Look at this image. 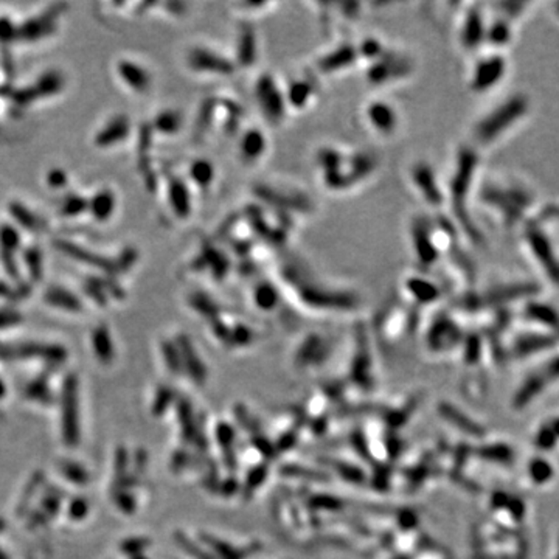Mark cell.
<instances>
[{"label": "cell", "mask_w": 559, "mask_h": 559, "mask_svg": "<svg viewBox=\"0 0 559 559\" xmlns=\"http://www.w3.org/2000/svg\"><path fill=\"white\" fill-rule=\"evenodd\" d=\"M149 126L156 134L174 137L184 129L185 117L177 109H163L154 117L153 121L149 123Z\"/></svg>", "instance_id": "cell-30"}, {"label": "cell", "mask_w": 559, "mask_h": 559, "mask_svg": "<svg viewBox=\"0 0 559 559\" xmlns=\"http://www.w3.org/2000/svg\"><path fill=\"white\" fill-rule=\"evenodd\" d=\"M25 260H27V266H29L31 277L34 280H40V277H43V257H40V252L38 251V247L27 248Z\"/></svg>", "instance_id": "cell-43"}, {"label": "cell", "mask_w": 559, "mask_h": 559, "mask_svg": "<svg viewBox=\"0 0 559 559\" xmlns=\"http://www.w3.org/2000/svg\"><path fill=\"white\" fill-rule=\"evenodd\" d=\"M77 393V378L68 376L64 384V392H62V437L67 446H77L80 441Z\"/></svg>", "instance_id": "cell-22"}, {"label": "cell", "mask_w": 559, "mask_h": 559, "mask_svg": "<svg viewBox=\"0 0 559 559\" xmlns=\"http://www.w3.org/2000/svg\"><path fill=\"white\" fill-rule=\"evenodd\" d=\"M514 36L516 24L507 17L495 15L491 19H488L485 33V50L505 53L507 48L513 44Z\"/></svg>", "instance_id": "cell-25"}, {"label": "cell", "mask_w": 559, "mask_h": 559, "mask_svg": "<svg viewBox=\"0 0 559 559\" xmlns=\"http://www.w3.org/2000/svg\"><path fill=\"white\" fill-rule=\"evenodd\" d=\"M542 385H544V381H542L541 378H537V376L530 378L528 381L526 382V385H523V387L521 389V392L517 393L516 404H517V405H526V404H528V403L531 401V399H533V396H536L537 393L541 392Z\"/></svg>", "instance_id": "cell-40"}, {"label": "cell", "mask_w": 559, "mask_h": 559, "mask_svg": "<svg viewBox=\"0 0 559 559\" xmlns=\"http://www.w3.org/2000/svg\"><path fill=\"white\" fill-rule=\"evenodd\" d=\"M457 327L454 325L451 320L447 319H438L437 322H433V325L429 331V342L432 347H440L446 339L447 342H452L457 336Z\"/></svg>", "instance_id": "cell-34"}, {"label": "cell", "mask_w": 559, "mask_h": 559, "mask_svg": "<svg viewBox=\"0 0 559 559\" xmlns=\"http://www.w3.org/2000/svg\"><path fill=\"white\" fill-rule=\"evenodd\" d=\"M415 72V61L409 54L387 48L381 58L370 62L365 68V80L371 86L382 87L410 78Z\"/></svg>", "instance_id": "cell-10"}, {"label": "cell", "mask_w": 559, "mask_h": 559, "mask_svg": "<svg viewBox=\"0 0 559 559\" xmlns=\"http://www.w3.org/2000/svg\"><path fill=\"white\" fill-rule=\"evenodd\" d=\"M253 101L269 126L278 128L288 119L289 107L285 86L271 72L260 73L253 82Z\"/></svg>", "instance_id": "cell-7"}, {"label": "cell", "mask_w": 559, "mask_h": 559, "mask_svg": "<svg viewBox=\"0 0 559 559\" xmlns=\"http://www.w3.org/2000/svg\"><path fill=\"white\" fill-rule=\"evenodd\" d=\"M190 271L197 272V275H204L205 278L213 281H223L229 275L232 263L227 258L225 251L210 241H205L197 247V252L193 255L190 260Z\"/></svg>", "instance_id": "cell-16"}, {"label": "cell", "mask_w": 559, "mask_h": 559, "mask_svg": "<svg viewBox=\"0 0 559 559\" xmlns=\"http://www.w3.org/2000/svg\"><path fill=\"white\" fill-rule=\"evenodd\" d=\"M44 300L54 308H62L67 311H72V313H80L82 309V303L75 294L70 291H67L64 288L52 286L48 288L44 294Z\"/></svg>", "instance_id": "cell-32"}, {"label": "cell", "mask_w": 559, "mask_h": 559, "mask_svg": "<svg viewBox=\"0 0 559 559\" xmlns=\"http://www.w3.org/2000/svg\"><path fill=\"white\" fill-rule=\"evenodd\" d=\"M479 196L489 210H494L495 215L499 213L503 223H509L508 227L522 218L533 199L531 193L523 188V185L497 181L483 185Z\"/></svg>", "instance_id": "cell-5"}, {"label": "cell", "mask_w": 559, "mask_h": 559, "mask_svg": "<svg viewBox=\"0 0 559 559\" xmlns=\"http://www.w3.org/2000/svg\"><path fill=\"white\" fill-rule=\"evenodd\" d=\"M167 204L177 221H188L193 215V190L182 177L171 176L167 182Z\"/></svg>", "instance_id": "cell-23"}, {"label": "cell", "mask_w": 559, "mask_h": 559, "mask_svg": "<svg viewBox=\"0 0 559 559\" xmlns=\"http://www.w3.org/2000/svg\"><path fill=\"white\" fill-rule=\"evenodd\" d=\"M359 62H362L359 47L355 43H342L329 48L327 53H322L315 61V73L333 75L350 70Z\"/></svg>", "instance_id": "cell-20"}, {"label": "cell", "mask_w": 559, "mask_h": 559, "mask_svg": "<svg viewBox=\"0 0 559 559\" xmlns=\"http://www.w3.org/2000/svg\"><path fill=\"white\" fill-rule=\"evenodd\" d=\"M131 133V121L126 115H117L106 123V126L95 135V143L101 148L123 142Z\"/></svg>", "instance_id": "cell-29"}, {"label": "cell", "mask_w": 559, "mask_h": 559, "mask_svg": "<svg viewBox=\"0 0 559 559\" xmlns=\"http://www.w3.org/2000/svg\"><path fill=\"white\" fill-rule=\"evenodd\" d=\"M404 294L417 305H431L441 295L437 283L427 277L426 274H410L403 280Z\"/></svg>", "instance_id": "cell-24"}, {"label": "cell", "mask_w": 559, "mask_h": 559, "mask_svg": "<svg viewBox=\"0 0 559 559\" xmlns=\"http://www.w3.org/2000/svg\"><path fill=\"white\" fill-rule=\"evenodd\" d=\"M20 319H22V317H20V314L16 313V311L0 309V329L17 325Z\"/></svg>", "instance_id": "cell-46"}, {"label": "cell", "mask_w": 559, "mask_h": 559, "mask_svg": "<svg viewBox=\"0 0 559 559\" xmlns=\"http://www.w3.org/2000/svg\"><path fill=\"white\" fill-rule=\"evenodd\" d=\"M531 101L526 94L516 92L495 103L472 124V147L475 149L493 148L526 121Z\"/></svg>", "instance_id": "cell-3"}, {"label": "cell", "mask_w": 559, "mask_h": 559, "mask_svg": "<svg viewBox=\"0 0 559 559\" xmlns=\"http://www.w3.org/2000/svg\"><path fill=\"white\" fill-rule=\"evenodd\" d=\"M184 62L188 72L201 78L224 80L232 78L239 72L232 54H225L207 44H195L186 48Z\"/></svg>", "instance_id": "cell-8"}, {"label": "cell", "mask_w": 559, "mask_h": 559, "mask_svg": "<svg viewBox=\"0 0 559 559\" xmlns=\"http://www.w3.org/2000/svg\"><path fill=\"white\" fill-rule=\"evenodd\" d=\"M67 182V176L66 172L62 170H53L52 172H48V184L54 188H61V186H64Z\"/></svg>", "instance_id": "cell-49"}, {"label": "cell", "mask_w": 559, "mask_h": 559, "mask_svg": "<svg viewBox=\"0 0 559 559\" xmlns=\"http://www.w3.org/2000/svg\"><path fill=\"white\" fill-rule=\"evenodd\" d=\"M20 246V234L13 225L3 224L0 225V247L3 248L6 253H11L13 251Z\"/></svg>", "instance_id": "cell-41"}, {"label": "cell", "mask_w": 559, "mask_h": 559, "mask_svg": "<svg viewBox=\"0 0 559 559\" xmlns=\"http://www.w3.org/2000/svg\"><path fill=\"white\" fill-rule=\"evenodd\" d=\"M314 163L323 188L345 195L368 182L379 170V158L367 149L325 144L317 149Z\"/></svg>", "instance_id": "cell-1"}, {"label": "cell", "mask_w": 559, "mask_h": 559, "mask_svg": "<svg viewBox=\"0 0 559 559\" xmlns=\"http://www.w3.org/2000/svg\"><path fill=\"white\" fill-rule=\"evenodd\" d=\"M117 73L131 91L135 94H147L153 86V75L147 67L131 59H121L117 64Z\"/></svg>", "instance_id": "cell-27"}, {"label": "cell", "mask_w": 559, "mask_h": 559, "mask_svg": "<svg viewBox=\"0 0 559 559\" xmlns=\"http://www.w3.org/2000/svg\"><path fill=\"white\" fill-rule=\"evenodd\" d=\"M253 196L260 204L266 205L267 209L275 210L283 215L294 216L301 213H309L313 209L309 199L301 195L300 191L289 188V186H280L274 184H258L253 186Z\"/></svg>", "instance_id": "cell-11"}, {"label": "cell", "mask_w": 559, "mask_h": 559, "mask_svg": "<svg viewBox=\"0 0 559 559\" xmlns=\"http://www.w3.org/2000/svg\"><path fill=\"white\" fill-rule=\"evenodd\" d=\"M526 241L531 257L541 267V271L547 275L551 283L559 285V257L549 234H545L537 225H530L526 230Z\"/></svg>", "instance_id": "cell-15"}, {"label": "cell", "mask_w": 559, "mask_h": 559, "mask_svg": "<svg viewBox=\"0 0 559 559\" xmlns=\"http://www.w3.org/2000/svg\"><path fill=\"white\" fill-rule=\"evenodd\" d=\"M269 153V137L260 126H247L239 131L237 154L244 167H257Z\"/></svg>", "instance_id": "cell-19"}, {"label": "cell", "mask_w": 559, "mask_h": 559, "mask_svg": "<svg viewBox=\"0 0 559 559\" xmlns=\"http://www.w3.org/2000/svg\"><path fill=\"white\" fill-rule=\"evenodd\" d=\"M283 285L291 289V292L299 297L301 305L313 309L328 311H348L357 306L359 299L355 292L348 289L337 288L317 274L308 266H303L299 260L285 264L281 269Z\"/></svg>", "instance_id": "cell-2"}, {"label": "cell", "mask_w": 559, "mask_h": 559, "mask_svg": "<svg viewBox=\"0 0 559 559\" xmlns=\"http://www.w3.org/2000/svg\"><path fill=\"white\" fill-rule=\"evenodd\" d=\"M3 392H5V387H3V384H2V381H0V396L3 395Z\"/></svg>", "instance_id": "cell-53"}, {"label": "cell", "mask_w": 559, "mask_h": 559, "mask_svg": "<svg viewBox=\"0 0 559 559\" xmlns=\"http://www.w3.org/2000/svg\"><path fill=\"white\" fill-rule=\"evenodd\" d=\"M115 205L117 199L114 191H110L107 188L96 191L91 199H87V210L91 211V215L96 221H107L114 215Z\"/></svg>", "instance_id": "cell-31"}, {"label": "cell", "mask_w": 559, "mask_h": 559, "mask_svg": "<svg viewBox=\"0 0 559 559\" xmlns=\"http://www.w3.org/2000/svg\"><path fill=\"white\" fill-rule=\"evenodd\" d=\"M409 181L412 188L424 201L426 205L441 210L446 205V186L441 184L437 171L431 162L417 161L409 168Z\"/></svg>", "instance_id": "cell-13"}, {"label": "cell", "mask_w": 559, "mask_h": 559, "mask_svg": "<svg viewBox=\"0 0 559 559\" xmlns=\"http://www.w3.org/2000/svg\"><path fill=\"white\" fill-rule=\"evenodd\" d=\"M87 512H89V505H87V502L82 499H75L70 503V509H68V513H70L73 519H82V517L87 514Z\"/></svg>", "instance_id": "cell-48"}, {"label": "cell", "mask_w": 559, "mask_h": 559, "mask_svg": "<svg viewBox=\"0 0 559 559\" xmlns=\"http://www.w3.org/2000/svg\"><path fill=\"white\" fill-rule=\"evenodd\" d=\"M550 429H551V432L555 433V437H556V438H559V418H556V419L553 421V423H551Z\"/></svg>", "instance_id": "cell-51"}, {"label": "cell", "mask_w": 559, "mask_h": 559, "mask_svg": "<svg viewBox=\"0 0 559 559\" xmlns=\"http://www.w3.org/2000/svg\"><path fill=\"white\" fill-rule=\"evenodd\" d=\"M251 297L253 305L260 311H263V313H274L281 301V289L275 281L263 278L255 283L251 291Z\"/></svg>", "instance_id": "cell-28"}, {"label": "cell", "mask_w": 559, "mask_h": 559, "mask_svg": "<svg viewBox=\"0 0 559 559\" xmlns=\"http://www.w3.org/2000/svg\"><path fill=\"white\" fill-rule=\"evenodd\" d=\"M509 70V62L503 52L482 50L475 57L468 75V89L472 94L485 95L495 91Z\"/></svg>", "instance_id": "cell-9"}, {"label": "cell", "mask_w": 559, "mask_h": 559, "mask_svg": "<svg viewBox=\"0 0 559 559\" xmlns=\"http://www.w3.org/2000/svg\"><path fill=\"white\" fill-rule=\"evenodd\" d=\"M440 412H441V415H443L445 418H449V419H452L454 421V424L457 426V427H460L461 431L463 432H466V433H472V435H479V433H482V429L479 426H475V424H472L474 421H471L469 418H466L463 413H459L457 412V409H454L452 405H449V404H443L441 405V409H440Z\"/></svg>", "instance_id": "cell-35"}, {"label": "cell", "mask_w": 559, "mask_h": 559, "mask_svg": "<svg viewBox=\"0 0 559 559\" xmlns=\"http://www.w3.org/2000/svg\"><path fill=\"white\" fill-rule=\"evenodd\" d=\"M216 179V165L210 158L196 157L188 163L185 181L188 182L191 190H196L197 193H209L215 186Z\"/></svg>", "instance_id": "cell-26"}, {"label": "cell", "mask_w": 559, "mask_h": 559, "mask_svg": "<svg viewBox=\"0 0 559 559\" xmlns=\"http://www.w3.org/2000/svg\"><path fill=\"white\" fill-rule=\"evenodd\" d=\"M362 117L371 133L382 139L395 137L401 128V114L389 100L373 98L365 103Z\"/></svg>", "instance_id": "cell-14"}, {"label": "cell", "mask_w": 559, "mask_h": 559, "mask_svg": "<svg viewBox=\"0 0 559 559\" xmlns=\"http://www.w3.org/2000/svg\"><path fill=\"white\" fill-rule=\"evenodd\" d=\"M551 15H553V17L559 22V2L551 5Z\"/></svg>", "instance_id": "cell-52"}, {"label": "cell", "mask_w": 559, "mask_h": 559, "mask_svg": "<svg viewBox=\"0 0 559 559\" xmlns=\"http://www.w3.org/2000/svg\"><path fill=\"white\" fill-rule=\"evenodd\" d=\"M488 19L479 6H469L461 13L457 25V38L461 50L466 53H479L485 48V33Z\"/></svg>", "instance_id": "cell-17"}, {"label": "cell", "mask_w": 559, "mask_h": 559, "mask_svg": "<svg viewBox=\"0 0 559 559\" xmlns=\"http://www.w3.org/2000/svg\"><path fill=\"white\" fill-rule=\"evenodd\" d=\"M260 57V38L255 27L243 20L234 33V47L232 58L238 70H247L257 64Z\"/></svg>", "instance_id": "cell-21"}, {"label": "cell", "mask_w": 559, "mask_h": 559, "mask_svg": "<svg viewBox=\"0 0 559 559\" xmlns=\"http://www.w3.org/2000/svg\"><path fill=\"white\" fill-rule=\"evenodd\" d=\"M485 455L493 461H512L513 457L512 449L505 445L489 446L488 449H485Z\"/></svg>", "instance_id": "cell-45"}, {"label": "cell", "mask_w": 559, "mask_h": 559, "mask_svg": "<svg viewBox=\"0 0 559 559\" xmlns=\"http://www.w3.org/2000/svg\"><path fill=\"white\" fill-rule=\"evenodd\" d=\"M528 472H530V477L537 485H542L545 482H550L553 479V468L549 463V461H545L542 459H535L531 461L530 466H528Z\"/></svg>", "instance_id": "cell-38"}, {"label": "cell", "mask_w": 559, "mask_h": 559, "mask_svg": "<svg viewBox=\"0 0 559 559\" xmlns=\"http://www.w3.org/2000/svg\"><path fill=\"white\" fill-rule=\"evenodd\" d=\"M17 30L5 17H0V39H15Z\"/></svg>", "instance_id": "cell-50"}, {"label": "cell", "mask_w": 559, "mask_h": 559, "mask_svg": "<svg viewBox=\"0 0 559 559\" xmlns=\"http://www.w3.org/2000/svg\"><path fill=\"white\" fill-rule=\"evenodd\" d=\"M244 117V109L238 101L229 96H211L204 100L197 110L196 134H199V139H202L213 129L224 131L227 134L239 133Z\"/></svg>", "instance_id": "cell-6"}, {"label": "cell", "mask_w": 559, "mask_h": 559, "mask_svg": "<svg viewBox=\"0 0 559 559\" xmlns=\"http://www.w3.org/2000/svg\"><path fill=\"white\" fill-rule=\"evenodd\" d=\"M62 86V78L59 77V73H45L44 77H40L39 81L36 82V86H33L34 95H53L61 91Z\"/></svg>", "instance_id": "cell-36"}, {"label": "cell", "mask_w": 559, "mask_h": 559, "mask_svg": "<svg viewBox=\"0 0 559 559\" xmlns=\"http://www.w3.org/2000/svg\"><path fill=\"white\" fill-rule=\"evenodd\" d=\"M556 440L558 438L555 437V433L547 426L542 427L539 433H537V445L541 446V449H551L555 446Z\"/></svg>", "instance_id": "cell-47"}, {"label": "cell", "mask_w": 559, "mask_h": 559, "mask_svg": "<svg viewBox=\"0 0 559 559\" xmlns=\"http://www.w3.org/2000/svg\"><path fill=\"white\" fill-rule=\"evenodd\" d=\"M61 469H62V474H64L68 480H72L75 483H86L89 479L84 469L78 465L70 463V461H64Z\"/></svg>", "instance_id": "cell-44"}, {"label": "cell", "mask_w": 559, "mask_h": 559, "mask_svg": "<svg viewBox=\"0 0 559 559\" xmlns=\"http://www.w3.org/2000/svg\"><path fill=\"white\" fill-rule=\"evenodd\" d=\"M10 213L17 223L25 227L27 230H38L39 229V219L33 215V213L19 202H13L10 205Z\"/></svg>", "instance_id": "cell-37"}, {"label": "cell", "mask_w": 559, "mask_h": 559, "mask_svg": "<svg viewBox=\"0 0 559 559\" xmlns=\"http://www.w3.org/2000/svg\"><path fill=\"white\" fill-rule=\"evenodd\" d=\"M479 170V149L472 144H461L454 157L452 172L446 186V204L449 202L454 219L466 237L475 243L477 227L468 211V201L474 193L475 174Z\"/></svg>", "instance_id": "cell-4"}, {"label": "cell", "mask_w": 559, "mask_h": 559, "mask_svg": "<svg viewBox=\"0 0 559 559\" xmlns=\"http://www.w3.org/2000/svg\"><path fill=\"white\" fill-rule=\"evenodd\" d=\"M530 317L533 320H539L542 325H549V327H556L558 322H559V317L555 313V309H551L549 306H542V305H531L530 311H528Z\"/></svg>", "instance_id": "cell-42"}, {"label": "cell", "mask_w": 559, "mask_h": 559, "mask_svg": "<svg viewBox=\"0 0 559 559\" xmlns=\"http://www.w3.org/2000/svg\"><path fill=\"white\" fill-rule=\"evenodd\" d=\"M92 345L96 357L103 364H109L114 359V342L110 339L109 329L105 325H100L92 333Z\"/></svg>", "instance_id": "cell-33"}, {"label": "cell", "mask_w": 559, "mask_h": 559, "mask_svg": "<svg viewBox=\"0 0 559 559\" xmlns=\"http://www.w3.org/2000/svg\"><path fill=\"white\" fill-rule=\"evenodd\" d=\"M410 243L421 271H429L441 255L437 239V224H433L427 216H417L410 224Z\"/></svg>", "instance_id": "cell-12"}, {"label": "cell", "mask_w": 559, "mask_h": 559, "mask_svg": "<svg viewBox=\"0 0 559 559\" xmlns=\"http://www.w3.org/2000/svg\"><path fill=\"white\" fill-rule=\"evenodd\" d=\"M87 210V199L80 195H68L61 204V215L64 216H78L80 213Z\"/></svg>", "instance_id": "cell-39"}, {"label": "cell", "mask_w": 559, "mask_h": 559, "mask_svg": "<svg viewBox=\"0 0 559 559\" xmlns=\"http://www.w3.org/2000/svg\"><path fill=\"white\" fill-rule=\"evenodd\" d=\"M285 95L289 112L292 110H308L319 100L320 84L315 72H305L291 78L285 86Z\"/></svg>", "instance_id": "cell-18"}]
</instances>
